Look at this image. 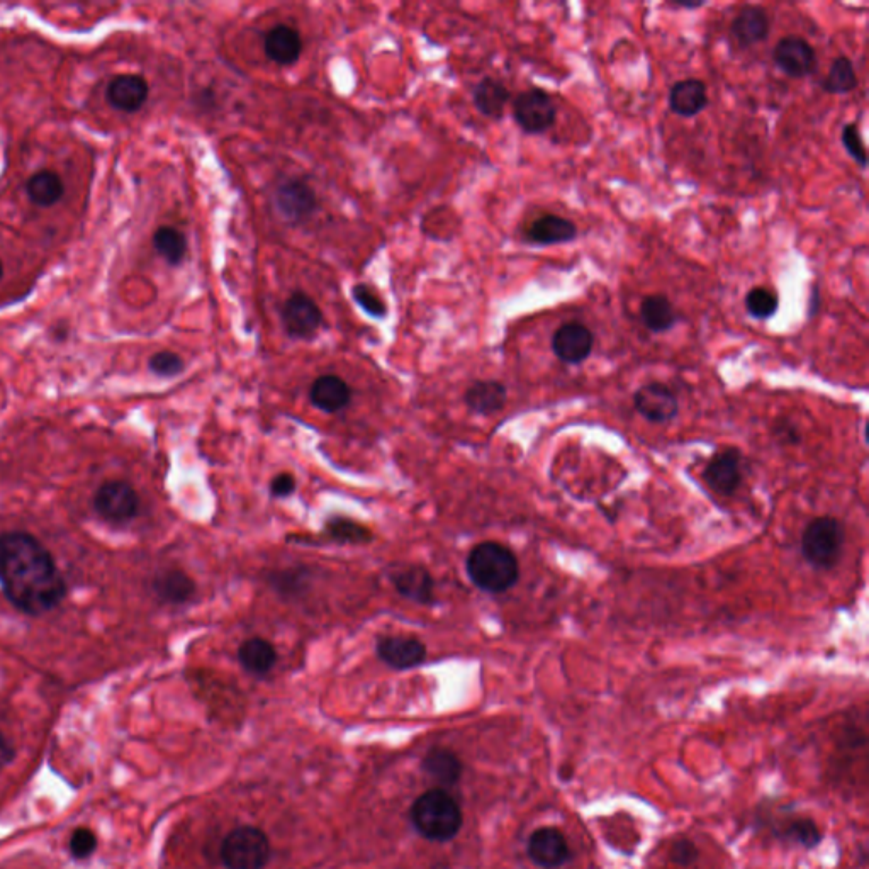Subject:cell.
<instances>
[{"mask_svg":"<svg viewBox=\"0 0 869 869\" xmlns=\"http://www.w3.org/2000/svg\"><path fill=\"white\" fill-rule=\"evenodd\" d=\"M841 141L844 148H846L847 155L853 158L854 162L858 163L861 169H866L868 167V153H866V146H864L859 124L847 123L842 128Z\"/></svg>","mask_w":869,"mask_h":869,"instance_id":"cell-37","label":"cell"},{"mask_svg":"<svg viewBox=\"0 0 869 869\" xmlns=\"http://www.w3.org/2000/svg\"><path fill=\"white\" fill-rule=\"evenodd\" d=\"M858 87V73L851 58L839 57L822 80V89L832 96H844Z\"/></svg>","mask_w":869,"mask_h":869,"instance_id":"cell-32","label":"cell"},{"mask_svg":"<svg viewBox=\"0 0 869 869\" xmlns=\"http://www.w3.org/2000/svg\"><path fill=\"white\" fill-rule=\"evenodd\" d=\"M97 846L99 842H97L96 832L89 827H77L68 839V853L75 861H87L92 858L97 851Z\"/></svg>","mask_w":869,"mask_h":869,"instance_id":"cell-36","label":"cell"},{"mask_svg":"<svg viewBox=\"0 0 869 869\" xmlns=\"http://www.w3.org/2000/svg\"><path fill=\"white\" fill-rule=\"evenodd\" d=\"M527 856L539 868L556 869L571 859V849L557 827H540L528 837Z\"/></svg>","mask_w":869,"mask_h":869,"instance_id":"cell-10","label":"cell"},{"mask_svg":"<svg viewBox=\"0 0 869 869\" xmlns=\"http://www.w3.org/2000/svg\"><path fill=\"white\" fill-rule=\"evenodd\" d=\"M640 320L652 333H666L678 325L679 316L664 294H649L640 303Z\"/></svg>","mask_w":869,"mask_h":869,"instance_id":"cell-25","label":"cell"},{"mask_svg":"<svg viewBox=\"0 0 869 869\" xmlns=\"http://www.w3.org/2000/svg\"><path fill=\"white\" fill-rule=\"evenodd\" d=\"M26 194L29 201L34 202L36 206L41 208H51L55 206L63 194H65V186L60 175L51 172V170H41L29 177L26 182Z\"/></svg>","mask_w":869,"mask_h":869,"instance_id":"cell-28","label":"cell"},{"mask_svg":"<svg viewBox=\"0 0 869 869\" xmlns=\"http://www.w3.org/2000/svg\"><path fill=\"white\" fill-rule=\"evenodd\" d=\"M352 296H354L355 303L359 304L365 313L376 316V318H384L386 316L387 306L382 301L381 296L371 286L357 284L354 287V291H352Z\"/></svg>","mask_w":869,"mask_h":869,"instance_id":"cell-39","label":"cell"},{"mask_svg":"<svg viewBox=\"0 0 869 869\" xmlns=\"http://www.w3.org/2000/svg\"><path fill=\"white\" fill-rule=\"evenodd\" d=\"M676 6L683 7V9H700V7L705 6V2H676Z\"/></svg>","mask_w":869,"mask_h":869,"instance_id":"cell-44","label":"cell"},{"mask_svg":"<svg viewBox=\"0 0 869 869\" xmlns=\"http://www.w3.org/2000/svg\"><path fill=\"white\" fill-rule=\"evenodd\" d=\"M595 347V335L579 321L559 326L552 335V352L564 364H583Z\"/></svg>","mask_w":869,"mask_h":869,"instance_id":"cell-11","label":"cell"},{"mask_svg":"<svg viewBox=\"0 0 869 869\" xmlns=\"http://www.w3.org/2000/svg\"><path fill=\"white\" fill-rule=\"evenodd\" d=\"M635 410L652 423H666L678 415L676 394L661 382H652L640 387L634 396Z\"/></svg>","mask_w":869,"mask_h":869,"instance_id":"cell-15","label":"cell"},{"mask_svg":"<svg viewBox=\"0 0 869 869\" xmlns=\"http://www.w3.org/2000/svg\"><path fill=\"white\" fill-rule=\"evenodd\" d=\"M819 311V287L815 286L812 289V296H810V308H808V316L813 318L815 314Z\"/></svg>","mask_w":869,"mask_h":869,"instance_id":"cell-43","label":"cell"},{"mask_svg":"<svg viewBox=\"0 0 869 869\" xmlns=\"http://www.w3.org/2000/svg\"><path fill=\"white\" fill-rule=\"evenodd\" d=\"M153 247L169 265L182 264L187 255V238L182 231L172 226H162L153 235Z\"/></svg>","mask_w":869,"mask_h":869,"instance_id":"cell-33","label":"cell"},{"mask_svg":"<svg viewBox=\"0 0 869 869\" xmlns=\"http://www.w3.org/2000/svg\"><path fill=\"white\" fill-rule=\"evenodd\" d=\"M148 367H150V371L155 376L175 377L184 372L186 364H184V360H182L180 355L175 354V352H169V350H163V352H157V354L150 357Z\"/></svg>","mask_w":869,"mask_h":869,"instance_id":"cell-38","label":"cell"},{"mask_svg":"<svg viewBox=\"0 0 869 869\" xmlns=\"http://www.w3.org/2000/svg\"><path fill=\"white\" fill-rule=\"evenodd\" d=\"M467 574L484 593L499 595L518 583L520 566L515 554L505 545L483 542L467 557Z\"/></svg>","mask_w":869,"mask_h":869,"instance_id":"cell-2","label":"cell"},{"mask_svg":"<svg viewBox=\"0 0 869 869\" xmlns=\"http://www.w3.org/2000/svg\"><path fill=\"white\" fill-rule=\"evenodd\" d=\"M771 21L763 7L746 6L730 24V36L741 48H751L768 40Z\"/></svg>","mask_w":869,"mask_h":869,"instance_id":"cell-18","label":"cell"},{"mask_svg":"<svg viewBox=\"0 0 869 869\" xmlns=\"http://www.w3.org/2000/svg\"><path fill=\"white\" fill-rule=\"evenodd\" d=\"M411 822L428 841L454 839L464 824L459 803L445 790H430L416 798L411 807Z\"/></svg>","mask_w":869,"mask_h":869,"instance_id":"cell-3","label":"cell"},{"mask_svg":"<svg viewBox=\"0 0 869 869\" xmlns=\"http://www.w3.org/2000/svg\"><path fill=\"white\" fill-rule=\"evenodd\" d=\"M270 853L269 837L250 825L231 830L221 844V861L226 869H264Z\"/></svg>","mask_w":869,"mask_h":869,"instance_id":"cell-5","label":"cell"},{"mask_svg":"<svg viewBox=\"0 0 869 869\" xmlns=\"http://www.w3.org/2000/svg\"><path fill=\"white\" fill-rule=\"evenodd\" d=\"M311 572L308 567L296 566L281 569V571L270 572L267 576L270 586L274 588L277 595L284 598H298L304 595L311 584Z\"/></svg>","mask_w":869,"mask_h":869,"instance_id":"cell-31","label":"cell"},{"mask_svg":"<svg viewBox=\"0 0 869 869\" xmlns=\"http://www.w3.org/2000/svg\"><path fill=\"white\" fill-rule=\"evenodd\" d=\"M510 90L506 89L503 82L486 77L476 85L474 89V104L477 111L491 119H501L505 114V107L510 101Z\"/></svg>","mask_w":869,"mask_h":869,"instance_id":"cell-27","label":"cell"},{"mask_svg":"<svg viewBox=\"0 0 869 869\" xmlns=\"http://www.w3.org/2000/svg\"><path fill=\"white\" fill-rule=\"evenodd\" d=\"M528 242L537 247L564 245L578 238V226L571 219L562 218L557 214H544L535 219L527 231Z\"/></svg>","mask_w":869,"mask_h":869,"instance_id":"cell-20","label":"cell"},{"mask_svg":"<svg viewBox=\"0 0 869 869\" xmlns=\"http://www.w3.org/2000/svg\"><path fill=\"white\" fill-rule=\"evenodd\" d=\"M708 486L718 494L730 496L742 483V455L739 450L727 449L715 455L703 472Z\"/></svg>","mask_w":869,"mask_h":869,"instance_id":"cell-16","label":"cell"},{"mask_svg":"<svg viewBox=\"0 0 869 869\" xmlns=\"http://www.w3.org/2000/svg\"><path fill=\"white\" fill-rule=\"evenodd\" d=\"M423 769H425V773L430 778L438 781L440 785L450 786L460 780L462 763H460L459 757L455 756L454 752L450 751V749L437 747V749H432V751L428 752L425 759H423Z\"/></svg>","mask_w":869,"mask_h":869,"instance_id":"cell-29","label":"cell"},{"mask_svg":"<svg viewBox=\"0 0 869 869\" xmlns=\"http://www.w3.org/2000/svg\"><path fill=\"white\" fill-rule=\"evenodd\" d=\"M773 62L790 79H805L817 72V51L802 36H785L773 48Z\"/></svg>","mask_w":869,"mask_h":869,"instance_id":"cell-8","label":"cell"},{"mask_svg":"<svg viewBox=\"0 0 869 869\" xmlns=\"http://www.w3.org/2000/svg\"><path fill=\"white\" fill-rule=\"evenodd\" d=\"M17 757L16 746L12 744L11 739L0 732V771L6 769L14 763Z\"/></svg>","mask_w":869,"mask_h":869,"instance_id":"cell-42","label":"cell"},{"mask_svg":"<svg viewBox=\"0 0 869 869\" xmlns=\"http://www.w3.org/2000/svg\"><path fill=\"white\" fill-rule=\"evenodd\" d=\"M2 270H4V267H2V260H0V279H2Z\"/></svg>","mask_w":869,"mask_h":869,"instance_id":"cell-45","label":"cell"},{"mask_svg":"<svg viewBox=\"0 0 869 869\" xmlns=\"http://www.w3.org/2000/svg\"><path fill=\"white\" fill-rule=\"evenodd\" d=\"M296 491V479L289 472H282L272 479L270 483V493L275 498H287Z\"/></svg>","mask_w":869,"mask_h":869,"instance_id":"cell-41","label":"cell"},{"mask_svg":"<svg viewBox=\"0 0 869 869\" xmlns=\"http://www.w3.org/2000/svg\"><path fill=\"white\" fill-rule=\"evenodd\" d=\"M265 55L277 65H294L303 53V40L298 29L279 24L265 34Z\"/></svg>","mask_w":869,"mask_h":869,"instance_id":"cell-21","label":"cell"},{"mask_svg":"<svg viewBox=\"0 0 869 869\" xmlns=\"http://www.w3.org/2000/svg\"><path fill=\"white\" fill-rule=\"evenodd\" d=\"M281 318L287 335L296 340L313 338L323 325L320 306L304 292H294L291 298L287 299L282 308Z\"/></svg>","mask_w":869,"mask_h":869,"instance_id":"cell-9","label":"cell"},{"mask_svg":"<svg viewBox=\"0 0 869 869\" xmlns=\"http://www.w3.org/2000/svg\"><path fill=\"white\" fill-rule=\"evenodd\" d=\"M0 588L12 606L29 617L53 612L68 595L53 554L23 530L0 533Z\"/></svg>","mask_w":869,"mask_h":869,"instance_id":"cell-1","label":"cell"},{"mask_svg":"<svg viewBox=\"0 0 869 869\" xmlns=\"http://www.w3.org/2000/svg\"><path fill=\"white\" fill-rule=\"evenodd\" d=\"M513 119L527 135H544L554 128L557 107L544 89L523 90L513 101Z\"/></svg>","mask_w":869,"mask_h":869,"instance_id":"cell-7","label":"cell"},{"mask_svg":"<svg viewBox=\"0 0 869 869\" xmlns=\"http://www.w3.org/2000/svg\"><path fill=\"white\" fill-rule=\"evenodd\" d=\"M508 391L498 381H476L469 386L464 401L467 408L477 415H494L505 408Z\"/></svg>","mask_w":869,"mask_h":869,"instance_id":"cell-24","label":"cell"},{"mask_svg":"<svg viewBox=\"0 0 869 869\" xmlns=\"http://www.w3.org/2000/svg\"><path fill=\"white\" fill-rule=\"evenodd\" d=\"M309 399L318 410L325 413H338L345 410L350 399H352V389L347 382L343 381L342 377L326 374L313 382L311 391H309Z\"/></svg>","mask_w":869,"mask_h":869,"instance_id":"cell-22","label":"cell"},{"mask_svg":"<svg viewBox=\"0 0 869 869\" xmlns=\"http://www.w3.org/2000/svg\"><path fill=\"white\" fill-rule=\"evenodd\" d=\"M148 82L141 75L124 73L116 75L107 85V102L123 113H136L140 111L146 99H148Z\"/></svg>","mask_w":869,"mask_h":869,"instance_id":"cell-17","label":"cell"},{"mask_svg":"<svg viewBox=\"0 0 869 869\" xmlns=\"http://www.w3.org/2000/svg\"><path fill=\"white\" fill-rule=\"evenodd\" d=\"M325 537L342 545H364L371 544L374 535L371 530L355 522L347 516H333L325 525Z\"/></svg>","mask_w":869,"mask_h":869,"instance_id":"cell-30","label":"cell"},{"mask_svg":"<svg viewBox=\"0 0 869 869\" xmlns=\"http://www.w3.org/2000/svg\"><path fill=\"white\" fill-rule=\"evenodd\" d=\"M746 311L754 320H769L780 308V298L776 292L766 287H754L746 294Z\"/></svg>","mask_w":869,"mask_h":869,"instance_id":"cell-35","label":"cell"},{"mask_svg":"<svg viewBox=\"0 0 869 869\" xmlns=\"http://www.w3.org/2000/svg\"><path fill=\"white\" fill-rule=\"evenodd\" d=\"M140 494L133 484L121 479L106 481L92 498V508L101 520L111 525H128L140 513Z\"/></svg>","mask_w":869,"mask_h":869,"instance_id":"cell-6","label":"cell"},{"mask_svg":"<svg viewBox=\"0 0 869 869\" xmlns=\"http://www.w3.org/2000/svg\"><path fill=\"white\" fill-rule=\"evenodd\" d=\"M844 527L836 518L820 516L810 522L802 537V554L810 566L829 571L841 559Z\"/></svg>","mask_w":869,"mask_h":869,"instance_id":"cell-4","label":"cell"},{"mask_svg":"<svg viewBox=\"0 0 869 869\" xmlns=\"http://www.w3.org/2000/svg\"><path fill=\"white\" fill-rule=\"evenodd\" d=\"M389 579L399 595L420 605H432L435 601V583L427 567L418 564L394 566Z\"/></svg>","mask_w":869,"mask_h":869,"instance_id":"cell-13","label":"cell"},{"mask_svg":"<svg viewBox=\"0 0 869 869\" xmlns=\"http://www.w3.org/2000/svg\"><path fill=\"white\" fill-rule=\"evenodd\" d=\"M238 661L248 673L265 676L272 671L277 662V651L269 640L252 637L245 640L238 649Z\"/></svg>","mask_w":869,"mask_h":869,"instance_id":"cell-26","label":"cell"},{"mask_svg":"<svg viewBox=\"0 0 869 869\" xmlns=\"http://www.w3.org/2000/svg\"><path fill=\"white\" fill-rule=\"evenodd\" d=\"M377 656L389 668L404 671L420 666L427 657V647L416 637L408 635H389L377 642Z\"/></svg>","mask_w":869,"mask_h":869,"instance_id":"cell-14","label":"cell"},{"mask_svg":"<svg viewBox=\"0 0 869 869\" xmlns=\"http://www.w3.org/2000/svg\"><path fill=\"white\" fill-rule=\"evenodd\" d=\"M781 832L778 834L780 839L788 842H795L798 846L805 849H813L822 841V830L819 825L815 824L812 819L802 817V819L790 820L788 824L781 827Z\"/></svg>","mask_w":869,"mask_h":869,"instance_id":"cell-34","label":"cell"},{"mask_svg":"<svg viewBox=\"0 0 869 869\" xmlns=\"http://www.w3.org/2000/svg\"><path fill=\"white\" fill-rule=\"evenodd\" d=\"M275 208L291 223H303L318 209V197L301 179L284 180L274 196Z\"/></svg>","mask_w":869,"mask_h":869,"instance_id":"cell-12","label":"cell"},{"mask_svg":"<svg viewBox=\"0 0 869 869\" xmlns=\"http://www.w3.org/2000/svg\"><path fill=\"white\" fill-rule=\"evenodd\" d=\"M152 593L163 605H186L196 595V583L187 572L165 569L153 578Z\"/></svg>","mask_w":869,"mask_h":869,"instance_id":"cell-19","label":"cell"},{"mask_svg":"<svg viewBox=\"0 0 869 869\" xmlns=\"http://www.w3.org/2000/svg\"><path fill=\"white\" fill-rule=\"evenodd\" d=\"M708 106L707 85L700 79H684L669 92V107L681 118H695Z\"/></svg>","mask_w":869,"mask_h":869,"instance_id":"cell-23","label":"cell"},{"mask_svg":"<svg viewBox=\"0 0 869 869\" xmlns=\"http://www.w3.org/2000/svg\"><path fill=\"white\" fill-rule=\"evenodd\" d=\"M698 856H700V853H698V847H696L695 842H691L690 839H679V841L674 842L673 847H671V859H673L674 863L679 864V866H683V868L696 863Z\"/></svg>","mask_w":869,"mask_h":869,"instance_id":"cell-40","label":"cell"}]
</instances>
